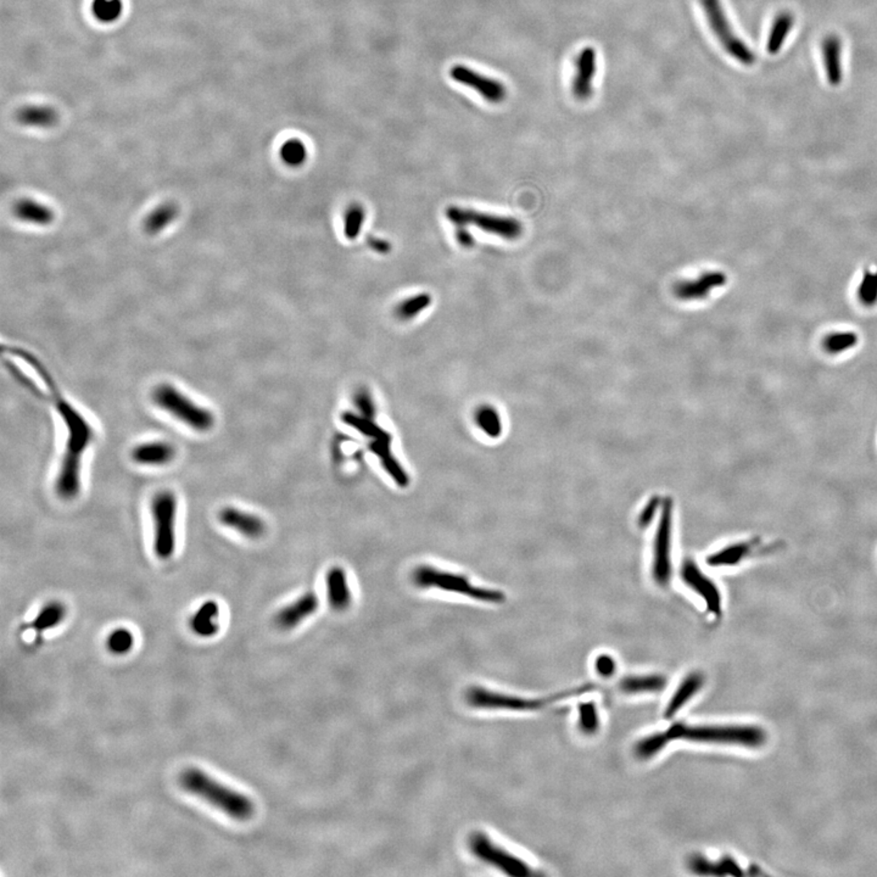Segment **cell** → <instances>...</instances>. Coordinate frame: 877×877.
Wrapping results in <instances>:
<instances>
[{
  "label": "cell",
  "mask_w": 877,
  "mask_h": 877,
  "mask_svg": "<svg viewBox=\"0 0 877 877\" xmlns=\"http://www.w3.org/2000/svg\"><path fill=\"white\" fill-rule=\"evenodd\" d=\"M674 506L671 499H665L662 506L658 525L655 530L653 548H652V577L660 588H665L670 583L673 563H671V541H673V520Z\"/></svg>",
  "instance_id": "30bf717a"
},
{
  "label": "cell",
  "mask_w": 877,
  "mask_h": 877,
  "mask_svg": "<svg viewBox=\"0 0 877 877\" xmlns=\"http://www.w3.org/2000/svg\"><path fill=\"white\" fill-rule=\"evenodd\" d=\"M219 607L217 602L207 601L200 605L192 619V630L202 638H211L219 629Z\"/></svg>",
  "instance_id": "cb8c5ba5"
},
{
  "label": "cell",
  "mask_w": 877,
  "mask_h": 877,
  "mask_svg": "<svg viewBox=\"0 0 877 877\" xmlns=\"http://www.w3.org/2000/svg\"><path fill=\"white\" fill-rule=\"evenodd\" d=\"M598 72V53L593 46H586L578 55L575 74L572 81V93L578 100L585 101L593 95V82Z\"/></svg>",
  "instance_id": "ac0fdd59"
},
{
  "label": "cell",
  "mask_w": 877,
  "mask_h": 877,
  "mask_svg": "<svg viewBox=\"0 0 877 877\" xmlns=\"http://www.w3.org/2000/svg\"><path fill=\"white\" fill-rule=\"evenodd\" d=\"M152 400L164 412L169 413L194 432H207L214 428L216 422L214 413L209 408L197 404L171 384H160L154 387Z\"/></svg>",
  "instance_id": "8992f818"
},
{
  "label": "cell",
  "mask_w": 877,
  "mask_h": 877,
  "mask_svg": "<svg viewBox=\"0 0 877 877\" xmlns=\"http://www.w3.org/2000/svg\"><path fill=\"white\" fill-rule=\"evenodd\" d=\"M456 238H457V240L460 242L462 247H474V238L472 237L470 232L465 229V227H460V228H458V231L456 232Z\"/></svg>",
  "instance_id": "bcb514c9"
},
{
  "label": "cell",
  "mask_w": 877,
  "mask_h": 877,
  "mask_svg": "<svg viewBox=\"0 0 877 877\" xmlns=\"http://www.w3.org/2000/svg\"><path fill=\"white\" fill-rule=\"evenodd\" d=\"M179 783L187 792L198 796L238 821L249 820L255 813V804L247 796L219 783L197 768L183 771Z\"/></svg>",
  "instance_id": "7a4b0ae2"
},
{
  "label": "cell",
  "mask_w": 877,
  "mask_h": 877,
  "mask_svg": "<svg viewBox=\"0 0 877 877\" xmlns=\"http://www.w3.org/2000/svg\"><path fill=\"white\" fill-rule=\"evenodd\" d=\"M280 159L284 164L292 167H299L307 159V149L305 144L299 139H290L282 145L279 152Z\"/></svg>",
  "instance_id": "8d00e7d4"
},
{
  "label": "cell",
  "mask_w": 877,
  "mask_h": 877,
  "mask_svg": "<svg viewBox=\"0 0 877 877\" xmlns=\"http://www.w3.org/2000/svg\"><path fill=\"white\" fill-rule=\"evenodd\" d=\"M354 405L361 416L375 420L377 406L371 392L367 387H360L354 394Z\"/></svg>",
  "instance_id": "b9f144b4"
},
{
  "label": "cell",
  "mask_w": 877,
  "mask_h": 877,
  "mask_svg": "<svg viewBox=\"0 0 877 877\" xmlns=\"http://www.w3.org/2000/svg\"><path fill=\"white\" fill-rule=\"evenodd\" d=\"M19 117L22 124L36 127H48L56 120V116L51 109L38 106L27 107L20 112Z\"/></svg>",
  "instance_id": "d590c367"
},
{
  "label": "cell",
  "mask_w": 877,
  "mask_h": 877,
  "mask_svg": "<svg viewBox=\"0 0 877 877\" xmlns=\"http://www.w3.org/2000/svg\"><path fill=\"white\" fill-rule=\"evenodd\" d=\"M446 217L457 227L474 226L491 234L501 237L503 239H517L523 232L522 224L510 217L497 214H485L480 211L450 207L446 210Z\"/></svg>",
  "instance_id": "8fae6325"
},
{
  "label": "cell",
  "mask_w": 877,
  "mask_h": 877,
  "mask_svg": "<svg viewBox=\"0 0 877 877\" xmlns=\"http://www.w3.org/2000/svg\"><path fill=\"white\" fill-rule=\"evenodd\" d=\"M680 573L685 584L705 601L709 613L719 617L723 612V596L712 578L708 577L693 560H685Z\"/></svg>",
  "instance_id": "5bb4252c"
},
{
  "label": "cell",
  "mask_w": 877,
  "mask_h": 877,
  "mask_svg": "<svg viewBox=\"0 0 877 877\" xmlns=\"http://www.w3.org/2000/svg\"><path fill=\"white\" fill-rule=\"evenodd\" d=\"M821 54L824 62L825 74L828 84L832 86H840L843 79V67H842V41L835 34L826 36L821 43Z\"/></svg>",
  "instance_id": "7402d4cb"
},
{
  "label": "cell",
  "mask_w": 877,
  "mask_h": 877,
  "mask_svg": "<svg viewBox=\"0 0 877 877\" xmlns=\"http://www.w3.org/2000/svg\"><path fill=\"white\" fill-rule=\"evenodd\" d=\"M669 743H670V741H669L665 731L651 733V735H648L646 738H641L635 745V754L640 759L647 760V759H650V758L655 757L657 754L660 753Z\"/></svg>",
  "instance_id": "d6a6232c"
},
{
  "label": "cell",
  "mask_w": 877,
  "mask_h": 877,
  "mask_svg": "<svg viewBox=\"0 0 877 877\" xmlns=\"http://www.w3.org/2000/svg\"><path fill=\"white\" fill-rule=\"evenodd\" d=\"M14 214L17 219L24 222L34 223L37 226H48L53 222L54 212L44 204L34 202L31 199H24L16 202L14 207Z\"/></svg>",
  "instance_id": "484cf974"
},
{
  "label": "cell",
  "mask_w": 877,
  "mask_h": 877,
  "mask_svg": "<svg viewBox=\"0 0 877 877\" xmlns=\"http://www.w3.org/2000/svg\"><path fill=\"white\" fill-rule=\"evenodd\" d=\"M134 638L131 631L120 628L112 631L107 638V648L115 655H124L132 648Z\"/></svg>",
  "instance_id": "f35d334b"
},
{
  "label": "cell",
  "mask_w": 877,
  "mask_h": 877,
  "mask_svg": "<svg viewBox=\"0 0 877 877\" xmlns=\"http://www.w3.org/2000/svg\"><path fill=\"white\" fill-rule=\"evenodd\" d=\"M367 244H368V247H372L375 252H382V254H387V252L392 250V245L387 243V242H385V240L380 239V238L370 237V238L367 239Z\"/></svg>",
  "instance_id": "f6af8a7d"
},
{
  "label": "cell",
  "mask_w": 877,
  "mask_h": 877,
  "mask_svg": "<svg viewBox=\"0 0 877 877\" xmlns=\"http://www.w3.org/2000/svg\"><path fill=\"white\" fill-rule=\"evenodd\" d=\"M669 741L697 742L709 745L760 747L766 741L764 730L754 725H686L675 723L665 730Z\"/></svg>",
  "instance_id": "3957f363"
},
{
  "label": "cell",
  "mask_w": 877,
  "mask_h": 877,
  "mask_svg": "<svg viewBox=\"0 0 877 877\" xmlns=\"http://www.w3.org/2000/svg\"><path fill=\"white\" fill-rule=\"evenodd\" d=\"M700 4L705 9V17L713 34L720 41L725 51L742 65L752 66L757 60L755 54L733 32L720 0H700Z\"/></svg>",
  "instance_id": "9c48e42d"
},
{
  "label": "cell",
  "mask_w": 877,
  "mask_h": 877,
  "mask_svg": "<svg viewBox=\"0 0 877 877\" xmlns=\"http://www.w3.org/2000/svg\"><path fill=\"white\" fill-rule=\"evenodd\" d=\"M366 219L365 207L360 204H352L346 210L344 219V233L347 239L355 240L362 231L363 223Z\"/></svg>",
  "instance_id": "e575fe53"
},
{
  "label": "cell",
  "mask_w": 877,
  "mask_h": 877,
  "mask_svg": "<svg viewBox=\"0 0 877 877\" xmlns=\"http://www.w3.org/2000/svg\"><path fill=\"white\" fill-rule=\"evenodd\" d=\"M432 295L428 292H420V294L413 295L396 306V316L402 321L412 319L428 309L429 306L432 305Z\"/></svg>",
  "instance_id": "1f68e13d"
},
{
  "label": "cell",
  "mask_w": 877,
  "mask_h": 877,
  "mask_svg": "<svg viewBox=\"0 0 877 877\" xmlns=\"http://www.w3.org/2000/svg\"><path fill=\"white\" fill-rule=\"evenodd\" d=\"M4 350L19 359L24 360L27 365L32 367L36 373L43 379L49 390L51 401L59 416L61 417L62 423L65 425L67 432L65 451L62 453L54 487L60 499L64 501H74L77 499L82 489L83 456L94 439L93 427L89 420H86L69 400L64 397L54 380L53 375L41 363V360H38L29 351L17 346H4Z\"/></svg>",
  "instance_id": "6da1fadb"
},
{
  "label": "cell",
  "mask_w": 877,
  "mask_h": 877,
  "mask_svg": "<svg viewBox=\"0 0 877 877\" xmlns=\"http://www.w3.org/2000/svg\"><path fill=\"white\" fill-rule=\"evenodd\" d=\"M91 9L98 20L110 24L120 19L124 5L121 0H94Z\"/></svg>",
  "instance_id": "74e56055"
},
{
  "label": "cell",
  "mask_w": 877,
  "mask_h": 877,
  "mask_svg": "<svg viewBox=\"0 0 877 877\" xmlns=\"http://www.w3.org/2000/svg\"><path fill=\"white\" fill-rule=\"evenodd\" d=\"M667 686V678L660 674L652 675L628 676L623 679L619 688L628 695L655 693Z\"/></svg>",
  "instance_id": "83f0119b"
},
{
  "label": "cell",
  "mask_w": 877,
  "mask_h": 877,
  "mask_svg": "<svg viewBox=\"0 0 877 877\" xmlns=\"http://www.w3.org/2000/svg\"><path fill=\"white\" fill-rule=\"evenodd\" d=\"M774 547L776 546L764 542L760 537L738 540L710 553L707 557V563L714 568H733L762 553H768Z\"/></svg>",
  "instance_id": "4fadbf2b"
},
{
  "label": "cell",
  "mask_w": 877,
  "mask_h": 877,
  "mask_svg": "<svg viewBox=\"0 0 877 877\" xmlns=\"http://www.w3.org/2000/svg\"><path fill=\"white\" fill-rule=\"evenodd\" d=\"M318 607L319 600L317 595L309 591L301 595L295 601L280 608L274 617V624L280 630H292L300 625L301 623L305 622L306 619L312 617L313 614L317 612Z\"/></svg>",
  "instance_id": "e0dca14e"
},
{
  "label": "cell",
  "mask_w": 877,
  "mask_h": 877,
  "mask_svg": "<svg viewBox=\"0 0 877 877\" xmlns=\"http://www.w3.org/2000/svg\"><path fill=\"white\" fill-rule=\"evenodd\" d=\"M726 283V276L721 272H707L698 279L680 282L675 287L676 297L680 300H698L708 297L710 290L723 287Z\"/></svg>",
  "instance_id": "44dd1931"
},
{
  "label": "cell",
  "mask_w": 877,
  "mask_h": 877,
  "mask_svg": "<svg viewBox=\"0 0 877 877\" xmlns=\"http://www.w3.org/2000/svg\"><path fill=\"white\" fill-rule=\"evenodd\" d=\"M703 685H705V675L703 674H700V671L690 673L680 683L679 688L675 690V693L670 697V700L668 702L665 710H664L665 719H671L674 715H676V713L679 712L680 709L686 705L688 700H691L692 697L695 696L697 692L703 688Z\"/></svg>",
  "instance_id": "603a6c76"
},
{
  "label": "cell",
  "mask_w": 877,
  "mask_h": 877,
  "mask_svg": "<svg viewBox=\"0 0 877 877\" xmlns=\"http://www.w3.org/2000/svg\"><path fill=\"white\" fill-rule=\"evenodd\" d=\"M688 868L692 873L697 875H717V876H724V875H742V870L740 869L738 863L733 861V858L725 857L718 863H712V861L705 859V857L700 856H695L688 861Z\"/></svg>",
  "instance_id": "d4e9b609"
},
{
  "label": "cell",
  "mask_w": 877,
  "mask_h": 877,
  "mask_svg": "<svg viewBox=\"0 0 877 877\" xmlns=\"http://www.w3.org/2000/svg\"><path fill=\"white\" fill-rule=\"evenodd\" d=\"M327 600L332 610L345 612L352 603L347 573L342 567H332L326 575Z\"/></svg>",
  "instance_id": "ffe728a7"
},
{
  "label": "cell",
  "mask_w": 877,
  "mask_h": 877,
  "mask_svg": "<svg viewBox=\"0 0 877 877\" xmlns=\"http://www.w3.org/2000/svg\"><path fill=\"white\" fill-rule=\"evenodd\" d=\"M575 691L563 692V693H557L555 696H550L548 698H540V700H532V698H524V697L513 696V695H506L501 692L491 691L487 688H480V686H473L468 688L465 692V702L477 709H490V710H513V712H527V710H536V709L542 708L550 703H555L556 700H563L567 697L577 695Z\"/></svg>",
  "instance_id": "ba28073f"
},
{
  "label": "cell",
  "mask_w": 877,
  "mask_h": 877,
  "mask_svg": "<svg viewBox=\"0 0 877 877\" xmlns=\"http://www.w3.org/2000/svg\"><path fill=\"white\" fill-rule=\"evenodd\" d=\"M657 508H658V499L655 497V499H652L650 502L647 503L645 508L640 513V515H638V523H640L641 527H646V525L651 523L652 519H653L655 512H657Z\"/></svg>",
  "instance_id": "ee69618b"
},
{
  "label": "cell",
  "mask_w": 877,
  "mask_h": 877,
  "mask_svg": "<svg viewBox=\"0 0 877 877\" xmlns=\"http://www.w3.org/2000/svg\"><path fill=\"white\" fill-rule=\"evenodd\" d=\"M342 422L370 439L371 452L378 458L383 470L394 480L396 485L401 489H406L410 485L411 479L408 477L407 472L392 452V437L390 432L382 428L375 420H370L351 411L342 413Z\"/></svg>",
  "instance_id": "5b68a950"
},
{
  "label": "cell",
  "mask_w": 877,
  "mask_h": 877,
  "mask_svg": "<svg viewBox=\"0 0 877 877\" xmlns=\"http://www.w3.org/2000/svg\"><path fill=\"white\" fill-rule=\"evenodd\" d=\"M861 304L873 306L877 302V271H866L858 289Z\"/></svg>",
  "instance_id": "60d3db41"
},
{
  "label": "cell",
  "mask_w": 877,
  "mask_h": 877,
  "mask_svg": "<svg viewBox=\"0 0 877 877\" xmlns=\"http://www.w3.org/2000/svg\"><path fill=\"white\" fill-rule=\"evenodd\" d=\"M474 423L490 439H499L503 432L502 417L492 405H480L474 411Z\"/></svg>",
  "instance_id": "4316f807"
},
{
  "label": "cell",
  "mask_w": 877,
  "mask_h": 877,
  "mask_svg": "<svg viewBox=\"0 0 877 877\" xmlns=\"http://www.w3.org/2000/svg\"><path fill=\"white\" fill-rule=\"evenodd\" d=\"M793 26H795V16L791 13L785 11V13L778 14V16L775 17L771 32H769V37L766 41V51L771 55H776L780 53V50L783 49V44L786 41L787 36L791 34Z\"/></svg>",
  "instance_id": "f1b7e54d"
},
{
  "label": "cell",
  "mask_w": 877,
  "mask_h": 877,
  "mask_svg": "<svg viewBox=\"0 0 877 877\" xmlns=\"http://www.w3.org/2000/svg\"><path fill=\"white\" fill-rule=\"evenodd\" d=\"M595 669L598 671V675L602 676V678H610L617 671V662H615V659L612 655H598L596 660H595Z\"/></svg>",
  "instance_id": "7bdbcfd3"
},
{
  "label": "cell",
  "mask_w": 877,
  "mask_h": 877,
  "mask_svg": "<svg viewBox=\"0 0 877 877\" xmlns=\"http://www.w3.org/2000/svg\"><path fill=\"white\" fill-rule=\"evenodd\" d=\"M177 214V207L172 204H165V205L154 209L145 219V231L148 232L149 234H155V233L164 231L166 227L169 226L176 219Z\"/></svg>",
  "instance_id": "4dcf8cb0"
},
{
  "label": "cell",
  "mask_w": 877,
  "mask_h": 877,
  "mask_svg": "<svg viewBox=\"0 0 877 877\" xmlns=\"http://www.w3.org/2000/svg\"><path fill=\"white\" fill-rule=\"evenodd\" d=\"M470 849L479 861L501 870L508 876L525 877L532 875L530 866L525 861L495 844L482 832H474L470 836Z\"/></svg>",
  "instance_id": "7c38bea8"
},
{
  "label": "cell",
  "mask_w": 877,
  "mask_h": 877,
  "mask_svg": "<svg viewBox=\"0 0 877 877\" xmlns=\"http://www.w3.org/2000/svg\"><path fill=\"white\" fill-rule=\"evenodd\" d=\"M150 515L154 553L159 560H171L177 548V496L171 490L159 491L150 502Z\"/></svg>",
  "instance_id": "52a82bcc"
},
{
  "label": "cell",
  "mask_w": 877,
  "mask_h": 877,
  "mask_svg": "<svg viewBox=\"0 0 877 877\" xmlns=\"http://www.w3.org/2000/svg\"><path fill=\"white\" fill-rule=\"evenodd\" d=\"M579 715H578V725L581 733L588 736L595 735L600 729V715H598V705L593 702H584L579 705Z\"/></svg>",
  "instance_id": "836d02e7"
},
{
  "label": "cell",
  "mask_w": 877,
  "mask_h": 877,
  "mask_svg": "<svg viewBox=\"0 0 877 877\" xmlns=\"http://www.w3.org/2000/svg\"><path fill=\"white\" fill-rule=\"evenodd\" d=\"M411 580L418 589L440 590L484 603H502L506 600L505 593L500 590L480 588L474 585L465 574L444 570L434 565H418L411 573Z\"/></svg>",
  "instance_id": "277c9868"
},
{
  "label": "cell",
  "mask_w": 877,
  "mask_h": 877,
  "mask_svg": "<svg viewBox=\"0 0 877 877\" xmlns=\"http://www.w3.org/2000/svg\"><path fill=\"white\" fill-rule=\"evenodd\" d=\"M176 453V447L167 441H145L133 447L131 458L137 465L164 467L174 461Z\"/></svg>",
  "instance_id": "d6986e66"
},
{
  "label": "cell",
  "mask_w": 877,
  "mask_h": 877,
  "mask_svg": "<svg viewBox=\"0 0 877 877\" xmlns=\"http://www.w3.org/2000/svg\"><path fill=\"white\" fill-rule=\"evenodd\" d=\"M858 337L854 333H836L828 335L824 340V349L830 354H841L857 345Z\"/></svg>",
  "instance_id": "ab89813d"
},
{
  "label": "cell",
  "mask_w": 877,
  "mask_h": 877,
  "mask_svg": "<svg viewBox=\"0 0 877 877\" xmlns=\"http://www.w3.org/2000/svg\"><path fill=\"white\" fill-rule=\"evenodd\" d=\"M219 524L249 540H259L267 532V524L259 515L243 511L237 507L226 506L217 513Z\"/></svg>",
  "instance_id": "9a60e30c"
},
{
  "label": "cell",
  "mask_w": 877,
  "mask_h": 877,
  "mask_svg": "<svg viewBox=\"0 0 877 877\" xmlns=\"http://www.w3.org/2000/svg\"><path fill=\"white\" fill-rule=\"evenodd\" d=\"M450 74L456 82L470 86L474 91H478L479 94L482 95V98L487 100L489 103H502L503 100L506 99V86L496 79L486 77L484 74H478L463 65L453 66L450 71Z\"/></svg>",
  "instance_id": "2e32d148"
},
{
  "label": "cell",
  "mask_w": 877,
  "mask_h": 877,
  "mask_svg": "<svg viewBox=\"0 0 877 877\" xmlns=\"http://www.w3.org/2000/svg\"><path fill=\"white\" fill-rule=\"evenodd\" d=\"M66 617V607L61 602L50 601L38 613L31 626L37 633L53 629Z\"/></svg>",
  "instance_id": "f546056e"
}]
</instances>
